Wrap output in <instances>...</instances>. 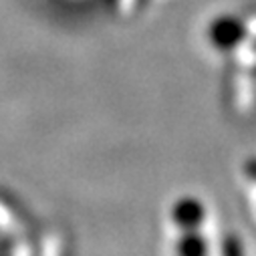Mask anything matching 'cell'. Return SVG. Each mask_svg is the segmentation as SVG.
<instances>
[{
  "label": "cell",
  "mask_w": 256,
  "mask_h": 256,
  "mask_svg": "<svg viewBox=\"0 0 256 256\" xmlns=\"http://www.w3.org/2000/svg\"><path fill=\"white\" fill-rule=\"evenodd\" d=\"M178 256H208V244L198 230H182V238L176 244Z\"/></svg>",
  "instance_id": "cell-3"
},
{
  "label": "cell",
  "mask_w": 256,
  "mask_h": 256,
  "mask_svg": "<svg viewBox=\"0 0 256 256\" xmlns=\"http://www.w3.org/2000/svg\"><path fill=\"white\" fill-rule=\"evenodd\" d=\"M172 218L180 230H198V226L204 224V204L194 198H182L174 204Z\"/></svg>",
  "instance_id": "cell-2"
},
{
  "label": "cell",
  "mask_w": 256,
  "mask_h": 256,
  "mask_svg": "<svg viewBox=\"0 0 256 256\" xmlns=\"http://www.w3.org/2000/svg\"><path fill=\"white\" fill-rule=\"evenodd\" d=\"M244 34H246L244 24L234 16H220L210 26V40L214 42L216 48L222 50L234 48L244 38Z\"/></svg>",
  "instance_id": "cell-1"
},
{
  "label": "cell",
  "mask_w": 256,
  "mask_h": 256,
  "mask_svg": "<svg viewBox=\"0 0 256 256\" xmlns=\"http://www.w3.org/2000/svg\"><path fill=\"white\" fill-rule=\"evenodd\" d=\"M228 256H240V250H238V246H232V250L228 252Z\"/></svg>",
  "instance_id": "cell-4"
}]
</instances>
